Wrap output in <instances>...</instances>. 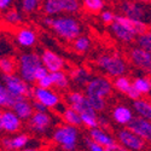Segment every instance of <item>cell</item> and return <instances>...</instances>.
Masks as SVG:
<instances>
[{
  "label": "cell",
  "instance_id": "11",
  "mask_svg": "<svg viewBox=\"0 0 151 151\" xmlns=\"http://www.w3.org/2000/svg\"><path fill=\"white\" fill-rule=\"evenodd\" d=\"M90 138L99 145H102L104 147V151H126V149L122 147L119 143H116V139L105 128L102 127L91 128Z\"/></svg>",
  "mask_w": 151,
  "mask_h": 151
},
{
  "label": "cell",
  "instance_id": "35",
  "mask_svg": "<svg viewBox=\"0 0 151 151\" xmlns=\"http://www.w3.org/2000/svg\"><path fill=\"white\" fill-rule=\"evenodd\" d=\"M41 0H21V11L23 15H32L40 9Z\"/></svg>",
  "mask_w": 151,
  "mask_h": 151
},
{
  "label": "cell",
  "instance_id": "34",
  "mask_svg": "<svg viewBox=\"0 0 151 151\" xmlns=\"http://www.w3.org/2000/svg\"><path fill=\"white\" fill-rule=\"evenodd\" d=\"M112 86H114V90L119 91L120 93L126 94V92H127L129 90V87L132 86V81L126 76V75H121V76L114 78Z\"/></svg>",
  "mask_w": 151,
  "mask_h": 151
},
{
  "label": "cell",
  "instance_id": "6",
  "mask_svg": "<svg viewBox=\"0 0 151 151\" xmlns=\"http://www.w3.org/2000/svg\"><path fill=\"white\" fill-rule=\"evenodd\" d=\"M114 92L112 81L106 78V75H92L90 81L85 86L86 96H94L100 98H108Z\"/></svg>",
  "mask_w": 151,
  "mask_h": 151
},
{
  "label": "cell",
  "instance_id": "20",
  "mask_svg": "<svg viewBox=\"0 0 151 151\" xmlns=\"http://www.w3.org/2000/svg\"><path fill=\"white\" fill-rule=\"evenodd\" d=\"M133 110L127 105L117 104L114 106L111 111V117L117 124L120 126H127V123L133 119Z\"/></svg>",
  "mask_w": 151,
  "mask_h": 151
},
{
  "label": "cell",
  "instance_id": "13",
  "mask_svg": "<svg viewBox=\"0 0 151 151\" xmlns=\"http://www.w3.org/2000/svg\"><path fill=\"white\" fill-rule=\"evenodd\" d=\"M128 59L132 64L144 71H150L151 70V53L150 51H146L140 47H132L128 52Z\"/></svg>",
  "mask_w": 151,
  "mask_h": 151
},
{
  "label": "cell",
  "instance_id": "42",
  "mask_svg": "<svg viewBox=\"0 0 151 151\" xmlns=\"http://www.w3.org/2000/svg\"><path fill=\"white\" fill-rule=\"evenodd\" d=\"M36 86L39 87H44V88H50V87H53V83H52V79H51V74H47L45 75L44 78H41L40 80L36 81Z\"/></svg>",
  "mask_w": 151,
  "mask_h": 151
},
{
  "label": "cell",
  "instance_id": "7",
  "mask_svg": "<svg viewBox=\"0 0 151 151\" xmlns=\"http://www.w3.org/2000/svg\"><path fill=\"white\" fill-rule=\"evenodd\" d=\"M1 81L11 94L29 99L33 98V88L30 87V83L24 81L18 74H3Z\"/></svg>",
  "mask_w": 151,
  "mask_h": 151
},
{
  "label": "cell",
  "instance_id": "4",
  "mask_svg": "<svg viewBox=\"0 0 151 151\" xmlns=\"http://www.w3.org/2000/svg\"><path fill=\"white\" fill-rule=\"evenodd\" d=\"M97 65L108 78H117L126 75L128 64L117 53H103L97 58Z\"/></svg>",
  "mask_w": 151,
  "mask_h": 151
},
{
  "label": "cell",
  "instance_id": "38",
  "mask_svg": "<svg viewBox=\"0 0 151 151\" xmlns=\"http://www.w3.org/2000/svg\"><path fill=\"white\" fill-rule=\"evenodd\" d=\"M97 112L92 111V112H86V114H80V119H81V123L82 126L87 127L88 129L98 127V120H97Z\"/></svg>",
  "mask_w": 151,
  "mask_h": 151
},
{
  "label": "cell",
  "instance_id": "37",
  "mask_svg": "<svg viewBox=\"0 0 151 151\" xmlns=\"http://www.w3.org/2000/svg\"><path fill=\"white\" fill-rule=\"evenodd\" d=\"M134 41H137L138 47L144 48V50H146V51H151V34H150L149 30L139 33L137 35Z\"/></svg>",
  "mask_w": 151,
  "mask_h": 151
},
{
  "label": "cell",
  "instance_id": "14",
  "mask_svg": "<svg viewBox=\"0 0 151 151\" xmlns=\"http://www.w3.org/2000/svg\"><path fill=\"white\" fill-rule=\"evenodd\" d=\"M1 127L3 132L7 134H16L23 127V121L15 114L12 109L1 111Z\"/></svg>",
  "mask_w": 151,
  "mask_h": 151
},
{
  "label": "cell",
  "instance_id": "16",
  "mask_svg": "<svg viewBox=\"0 0 151 151\" xmlns=\"http://www.w3.org/2000/svg\"><path fill=\"white\" fill-rule=\"evenodd\" d=\"M15 41L22 48H30L37 42V34L30 27H19L15 33Z\"/></svg>",
  "mask_w": 151,
  "mask_h": 151
},
{
  "label": "cell",
  "instance_id": "21",
  "mask_svg": "<svg viewBox=\"0 0 151 151\" xmlns=\"http://www.w3.org/2000/svg\"><path fill=\"white\" fill-rule=\"evenodd\" d=\"M68 75L70 81H73L75 85H78L80 87H85L86 83L92 78V73L85 67H75L74 69L70 70Z\"/></svg>",
  "mask_w": 151,
  "mask_h": 151
},
{
  "label": "cell",
  "instance_id": "8",
  "mask_svg": "<svg viewBox=\"0 0 151 151\" xmlns=\"http://www.w3.org/2000/svg\"><path fill=\"white\" fill-rule=\"evenodd\" d=\"M55 126V116L47 111H34L28 120V127L30 132L36 135H44L51 131Z\"/></svg>",
  "mask_w": 151,
  "mask_h": 151
},
{
  "label": "cell",
  "instance_id": "33",
  "mask_svg": "<svg viewBox=\"0 0 151 151\" xmlns=\"http://www.w3.org/2000/svg\"><path fill=\"white\" fill-rule=\"evenodd\" d=\"M82 6L85 11L97 15L105 7V1L104 0H82Z\"/></svg>",
  "mask_w": 151,
  "mask_h": 151
},
{
  "label": "cell",
  "instance_id": "39",
  "mask_svg": "<svg viewBox=\"0 0 151 151\" xmlns=\"http://www.w3.org/2000/svg\"><path fill=\"white\" fill-rule=\"evenodd\" d=\"M14 52V46L10 41H7L6 39H1L0 40V57L4 56H10V53Z\"/></svg>",
  "mask_w": 151,
  "mask_h": 151
},
{
  "label": "cell",
  "instance_id": "48",
  "mask_svg": "<svg viewBox=\"0 0 151 151\" xmlns=\"http://www.w3.org/2000/svg\"><path fill=\"white\" fill-rule=\"evenodd\" d=\"M137 1L143 3V4H149V3H150V0H137Z\"/></svg>",
  "mask_w": 151,
  "mask_h": 151
},
{
  "label": "cell",
  "instance_id": "31",
  "mask_svg": "<svg viewBox=\"0 0 151 151\" xmlns=\"http://www.w3.org/2000/svg\"><path fill=\"white\" fill-rule=\"evenodd\" d=\"M132 86L139 92L142 96H147L150 94L151 91V81L149 76H140V78H135L132 81Z\"/></svg>",
  "mask_w": 151,
  "mask_h": 151
},
{
  "label": "cell",
  "instance_id": "46",
  "mask_svg": "<svg viewBox=\"0 0 151 151\" xmlns=\"http://www.w3.org/2000/svg\"><path fill=\"white\" fill-rule=\"evenodd\" d=\"M32 105H33V109L34 111H47L48 109L40 102H37L35 99H32Z\"/></svg>",
  "mask_w": 151,
  "mask_h": 151
},
{
  "label": "cell",
  "instance_id": "1",
  "mask_svg": "<svg viewBox=\"0 0 151 151\" xmlns=\"http://www.w3.org/2000/svg\"><path fill=\"white\" fill-rule=\"evenodd\" d=\"M109 26L112 36L122 44H132L138 34L147 30L146 22H134L122 14L115 15L114 22Z\"/></svg>",
  "mask_w": 151,
  "mask_h": 151
},
{
  "label": "cell",
  "instance_id": "26",
  "mask_svg": "<svg viewBox=\"0 0 151 151\" xmlns=\"http://www.w3.org/2000/svg\"><path fill=\"white\" fill-rule=\"evenodd\" d=\"M21 97L11 94L3 81H0V109H11Z\"/></svg>",
  "mask_w": 151,
  "mask_h": 151
},
{
  "label": "cell",
  "instance_id": "36",
  "mask_svg": "<svg viewBox=\"0 0 151 151\" xmlns=\"http://www.w3.org/2000/svg\"><path fill=\"white\" fill-rule=\"evenodd\" d=\"M87 102H88L90 106L97 112H102L106 109V100L105 98H100V97H94V96H86Z\"/></svg>",
  "mask_w": 151,
  "mask_h": 151
},
{
  "label": "cell",
  "instance_id": "12",
  "mask_svg": "<svg viewBox=\"0 0 151 151\" xmlns=\"http://www.w3.org/2000/svg\"><path fill=\"white\" fill-rule=\"evenodd\" d=\"M32 99H35L37 102L42 103L48 110L55 109L62 102L59 93L53 91L52 87L44 88V87H39V86H36L33 88V98Z\"/></svg>",
  "mask_w": 151,
  "mask_h": 151
},
{
  "label": "cell",
  "instance_id": "22",
  "mask_svg": "<svg viewBox=\"0 0 151 151\" xmlns=\"http://www.w3.org/2000/svg\"><path fill=\"white\" fill-rule=\"evenodd\" d=\"M51 74V79H52V83L53 87H56L59 91H67L70 87V79L69 75L64 71V70H57V71H52Z\"/></svg>",
  "mask_w": 151,
  "mask_h": 151
},
{
  "label": "cell",
  "instance_id": "18",
  "mask_svg": "<svg viewBox=\"0 0 151 151\" xmlns=\"http://www.w3.org/2000/svg\"><path fill=\"white\" fill-rule=\"evenodd\" d=\"M40 59H41V64L50 71H57V70H62L65 67V60L63 59L58 53L51 51V50H44L40 55Z\"/></svg>",
  "mask_w": 151,
  "mask_h": 151
},
{
  "label": "cell",
  "instance_id": "32",
  "mask_svg": "<svg viewBox=\"0 0 151 151\" xmlns=\"http://www.w3.org/2000/svg\"><path fill=\"white\" fill-rule=\"evenodd\" d=\"M0 71L3 74H14L17 71V60L11 56L0 57Z\"/></svg>",
  "mask_w": 151,
  "mask_h": 151
},
{
  "label": "cell",
  "instance_id": "17",
  "mask_svg": "<svg viewBox=\"0 0 151 151\" xmlns=\"http://www.w3.org/2000/svg\"><path fill=\"white\" fill-rule=\"evenodd\" d=\"M67 103L69 104V106H71L73 109L76 110L79 114H86V112H92L94 111L88 102H87L86 94L83 92L80 91H71L67 94Z\"/></svg>",
  "mask_w": 151,
  "mask_h": 151
},
{
  "label": "cell",
  "instance_id": "30",
  "mask_svg": "<svg viewBox=\"0 0 151 151\" xmlns=\"http://www.w3.org/2000/svg\"><path fill=\"white\" fill-rule=\"evenodd\" d=\"M62 14L65 15H75L81 9V4L79 0H58Z\"/></svg>",
  "mask_w": 151,
  "mask_h": 151
},
{
  "label": "cell",
  "instance_id": "10",
  "mask_svg": "<svg viewBox=\"0 0 151 151\" xmlns=\"http://www.w3.org/2000/svg\"><path fill=\"white\" fill-rule=\"evenodd\" d=\"M116 140L122 147H124L126 150H131V151L145 150L147 146V144H146L147 142L145 139L134 134L127 127L121 128L116 132Z\"/></svg>",
  "mask_w": 151,
  "mask_h": 151
},
{
  "label": "cell",
  "instance_id": "9",
  "mask_svg": "<svg viewBox=\"0 0 151 151\" xmlns=\"http://www.w3.org/2000/svg\"><path fill=\"white\" fill-rule=\"evenodd\" d=\"M121 14L134 22H147L149 10L143 3L134 0H122L119 6Z\"/></svg>",
  "mask_w": 151,
  "mask_h": 151
},
{
  "label": "cell",
  "instance_id": "27",
  "mask_svg": "<svg viewBox=\"0 0 151 151\" xmlns=\"http://www.w3.org/2000/svg\"><path fill=\"white\" fill-rule=\"evenodd\" d=\"M71 42H73V50L76 53H81V55L87 53L91 50V46H92V41L90 39V36L82 35V34L76 36Z\"/></svg>",
  "mask_w": 151,
  "mask_h": 151
},
{
  "label": "cell",
  "instance_id": "24",
  "mask_svg": "<svg viewBox=\"0 0 151 151\" xmlns=\"http://www.w3.org/2000/svg\"><path fill=\"white\" fill-rule=\"evenodd\" d=\"M60 119L64 123H68V124H73V126H76V127H80L82 126L81 123V119H80V114L79 112L73 109L71 106H65L60 112Z\"/></svg>",
  "mask_w": 151,
  "mask_h": 151
},
{
  "label": "cell",
  "instance_id": "29",
  "mask_svg": "<svg viewBox=\"0 0 151 151\" xmlns=\"http://www.w3.org/2000/svg\"><path fill=\"white\" fill-rule=\"evenodd\" d=\"M40 7H41V11L44 12L45 16L55 17V16L62 14L58 0H41Z\"/></svg>",
  "mask_w": 151,
  "mask_h": 151
},
{
  "label": "cell",
  "instance_id": "25",
  "mask_svg": "<svg viewBox=\"0 0 151 151\" xmlns=\"http://www.w3.org/2000/svg\"><path fill=\"white\" fill-rule=\"evenodd\" d=\"M132 108H133V110L135 111V114H137L138 116L145 117V119H147V120L151 119V104H150L149 100L143 99V98L140 97V98L133 100Z\"/></svg>",
  "mask_w": 151,
  "mask_h": 151
},
{
  "label": "cell",
  "instance_id": "45",
  "mask_svg": "<svg viewBox=\"0 0 151 151\" xmlns=\"http://www.w3.org/2000/svg\"><path fill=\"white\" fill-rule=\"evenodd\" d=\"M15 0H0V12H4L12 7Z\"/></svg>",
  "mask_w": 151,
  "mask_h": 151
},
{
  "label": "cell",
  "instance_id": "47",
  "mask_svg": "<svg viewBox=\"0 0 151 151\" xmlns=\"http://www.w3.org/2000/svg\"><path fill=\"white\" fill-rule=\"evenodd\" d=\"M3 132V127H1V109H0V133Z\"/></svg>",
  "mask_w": 151,
  "mask_h": 151
},
{
  "label": "cell",
  "instance_id": "19",
  "mask_svg": "<svg viewBox=\"0 0 151 151\" xmlns=\"http://www.w3.org/2000/svg\"><path fill=\"white\" fill-rule=\"evenodd\" d=\"M11 109L14 110V112L22 121H28L34 112V109L32 105V99L26 98V97H21Z\"/></svg>",
  "mask_w": 151,
  "mask_h": 151
},
{
  "label": "cell",
  "instance_id": "23",
  "mask_svg": "<svg viewBox=\"0 0 151 151\" xmlns=\"http://www.w3.org/2000/svg\"><path fill=\"white\" fill-rule=\"evenodd\" d=\"M24 16L23 12L18 11L17 9H9L4 11V16H3V22L6 23L10 27H18L23 23Z\"/></svg>",
  "mask_w": 151,
  "mask_h": 151
},
{
  "label": "cell",
  "instance_id": "2",
  "mask_svg": "<svg viewBox=\"0 0 151 151\" xmlns=\"http://www.w3.org/2000/svg\"><path fill=\"white\" fill-rule=\"evenodd\" d=\"M50 28L64 41L71 42L75 37L82 34V26L78 18L73 15H57L52 18Z\"/></svg>",
  "mask_w": 151,
  "mask_h": 151
},
{
  "label": "cell",
  "instance_id": "40",
  "mask_svg": "<svg viewBox=\"0 0 151 151\" xmlns=\"http://www.w3.org/2000/svg\"><path fill=\"white\" fill-rule=\"evenodd\" d=\"M100 14V19H102V23L103 24H105V26H109L110 23H112L114 22V19H115V14L112 11H110V10H102L99 12Z\"/></svg>",
  "mask_w": 151,
  "mask_h": 151
},
{
  "label": "cell",
  "instance_id": "43",
  "mask_svg": "<svg viewBox=\"0 0 151 151\" xmlns=\"http://www.w3.org/2000/svg\"><path fill=\"white\" fill-rule=\"evenodd\" d=\"M50 71L41 64L39 68H37L36 70H35V73H34V79H35V82L37 81V80H40L41 78H44L45 76V75H47Z\"/></svg>",
  "mask_w": 151,
  "mask_h": 151
},
{
  "label": "cell",
  "instance_id": "41",
  "mask_svg": "<svg viewBox=\"0 0 151 151\" xmlns=\"http://www.w3.org/2000/svg\"><path fill=\"white\" fill-rule=\"evenodd\" d=\"M83 145L90 151H104V147L102 145H99L98 143H96L93 139H91L90 137H86L83 139Z\"/></svg>",
  "mask_w": 151,
  "mask_h": 151
},
{
  "label": "cell",
  "instance_id": "15",
  "mask_svg": "<svg viewBox=\"0 0 151 151\" xmlns=\"http://www.w3.org/2000/svg\"><path fill=\"white\" fill-rule=\"evenodd\" d=\"M134 134L142 137L147 143L151 140V122L142 116H133V119L126 126Z\"/></svg>",
  "mask_w": 151,
  "mask_h": 151
},
{
  "label": "cell",
  "instance_id": "28",
  "mask_svg": "<svg viewBox=\"0 0 151 151\" xmlns=\"http://www.w3.org/2000/svg\"><path fill=\"white\" fill-rule=\"evenodd\" d=\"M30 139L28 133L17 132L15 137H10V150H24Z\"/></svg>",
  "mask_w": 151,
  "mask_h": 151
},
{
  "label": "cell",
  "instance_id": "44",
  "mask_svg": "<svg viewBox=\"0 0 151 151\" xmlns=\"http://www.w3.org/2000/svg\"><path fill=\"white\" fill-rule=\"evenodd\" d=\"M126 96H127L131 100H135V99H138V98H140V97H143L139 92H138L135 88H134V87L133 86H131L129 87V90L127 91V92H126Z\"/></svg>",
  "mask_w": 151,
  "mask_h": 151
},
{
  "label": "cell",
  "instance_id": "5",
  "mask_svg": "<svg viewBox=\"0 0 151 151\" xmlns=\"http://www.w3.org/2000/svg\"><path fill=\"white\" fill-rule=\"evenodd\" d=\"M41 65V59L40 55L28 51V52H23L18 56L17 59V71L19 76L28 83H34V73L35 70Z\"/></svg>",
  "mask_w": 151,
  "mask_h": 151
},
{
  "label": "cell",
  "instance_id": "3",
  "mask_svg": "<svg viewBox=\"0 0 151 151\" xmlns=\"http://www.w3.org/2000/svg\"><path fill=\"white\" fill-rule=\"evenodd\" d=\"M80 138V129L76 126L60 123L52 131L51 139L60 149L65 151H74L78 149Z\"/></svg>",
  "mask_w": 151,
  "mask_h": 151
}]
</instances>
